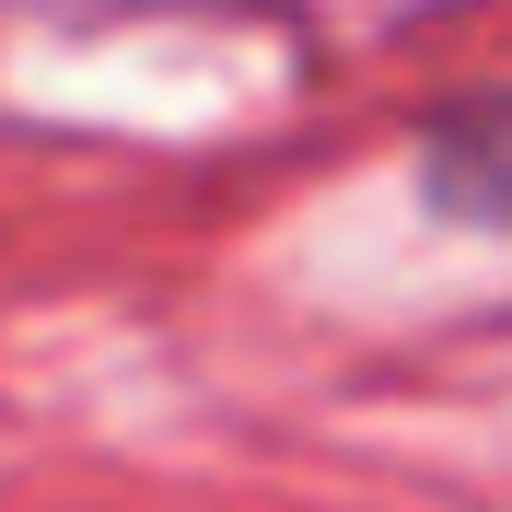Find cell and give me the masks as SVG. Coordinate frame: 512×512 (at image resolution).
<instances>
[{
    "mask_svg": "<svg viewBox=\"0 0 512 512\" xmlns=\"http://www.w3.org/2000/svg\"><path fill=\"white\" fill-rule=\"evenodd\" d=\"M408 175H419V198H431V222L512 233V82L443 94L408 128Z\"/></svg>",
    "mask_w": 512,
    "mask_h": 512,
    "instance_id": "6da1fadb",
    "label": "cell"
}]
</instances>
